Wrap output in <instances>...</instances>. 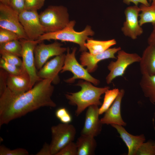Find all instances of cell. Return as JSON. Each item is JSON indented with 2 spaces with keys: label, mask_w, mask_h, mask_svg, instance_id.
Returning <instances> with one entry per match:
<instances>
[{
  "label": "cell",
  "mask_w": 155,
  "mask_h": 155,
  "mask_svg": "<svg viewBox=\"0 0 155 155\" xmlns=\"http://www.w3.org/2000/svg\"><path fill=\"white\" fill-rule=\"evenodd\" d=\"M0 49L6 51L19 57H22V46L19 39L0 44Z\"/></svg>",
  "instance_id": "obj_26"
},
{
  "label": "cell",
  "mask_w": 155,
  "mask_h": 155,
  "mask_svg": "<svg viewBox=\"0 0 155 155\" xmlns=\"http://www.w3.org/2000/svg\"><path fill=\"white\" fill-rule=\"evenodd\" d=\"M99 108L98 106L96 105H92L88 107L81 135L95 137L100 133L103 124L99 118Z\"/></svg>",
  "instance_id": "obj_15"
},
{
  "label": "cell",
  "mask_w": 155,
  "mask_h": 155,
  "mask_svg": "<svg viewBox=\"0 0 155 155\" xmlns=\"http://www.w3.org/2000/svg\"><path fill=\"white\" fill-rule=\"evenodd\" d=\"M76 23L74 20L70 21L67 26L63 29L57 31L45 33L40 36L38 40L42 41L51 40H59L62 42H69L78 44L80 47L79 51L82 52L87 51V49L85 44L87 40L92 36L94 32L91 27L87 25L84 29L81 32L75 31L74 27Z\"/></svg>",
  "instance_id": "obj_3"
},
{
  "label": "cell",
  "mask_w": 155,
  "mask_h": 155,
  "mask_svg": "<svg viewBox=\"0 0 155 155\" xmlns=\"http://www.w3.org/2000/svg\"><path fill=\"white\" fill-rule=\"evenodd\" d=\"M77 155H93L97 146L94 137L81 135L76 141Z\"/></svg>",
  "instance_id": "obj_20"
},
{
  "label": "cell",
  "mask_w": 155,
  "mask_h": 155,
  "mask_svg": "<svg viewBox=\"0 0 155 155\" xmlns=\"http://www.w3.org/2000/svg\"><path fill=\"white\" fill-rule=\"evenodd\" d=\"M119 90L118 88H115L108 89L105 92L103 102L99 108L100 115L105 113L110 107L118 96Z\"/></svg>",
  "instance_id": "obj_24"
},
{
  "label": "cell",
  "mask_w": 155,
  "mask_h": 155,
  "mask_svg": "<svg viewBox=\"0 0 155 155\" xmlns=\"http://www.w3.org/2000/svg\"><path fill=\"white\" fill-rule=\"evenodd\" d=\"M45 33L53 32L65 27L70 22L67 8L63 5H50L39 14Z\"/></svg>",
  "instance_id": "obj_4"
},
{
  "label": "cell",
  "mask_w": 155,
  "mask_h": 155,
  "mask_svg": "<svg viewBox=\"0 0 155 155\" xmlns=\"http://www.w3.org/2000/svg\"><path fill=\"white\" fill-rule=\"evenodd\" d=\"M56 117L62 123H69L72 120L71 115L67 109L63 107L58 109L55 113Z\"/></svg>",
  "instance_id": "obj_31"
},
{
  "label": "cell",
  "mask_w": 155,
  "mask_h": 155,
  "mask_svg": "<svg viewBox=\"0 0 155 155\" xmlns=\"http://www.w3.org/2000/svg\"><path fill=\"white\" fill-rule=\"evenodd\" d=\"M139 63L142 75H155V45H148L143 51Z\"/></svg>",
  "instance_id": "obj_18"
},
{
  "label": "cell",
  "mask_w": 155,
  "mask_h": 155,
  "mask_svg": "<svg viewBox=\"0 0 155 155\" xmlns=\"http://www.w3.org/2000/svg\"><path fill=\"white\" fill-rule=\"evenodd\" d=\"M25 10L37 11L44 5L45 0H25Z\"/></svg>",
  "instance_id": "obj_32"
},
{
  "label": "cell",
  "mask_w": 155,
  "mask_h": 155,
  "mask_svg": "<svg viewBox=\"0 0 155 155\" xmlns=\"http://www.w3.org/2000/svg\"><path fill=\"white\" fill-rule=\"evenodd\" d=\"M51 140L49 145L51 155H56L66 145L73 142L76 133L73 125L63 123L51 127Z\"/></svg>",
  "instance_id": "obj_5"
},
{
  "label": "cell",
  "mask_w": 155,
  "mask_h": 155,
  "mask_svg": "<svg viewBox=\"0 0 155 155\" xmlns=\"http://www.w3.org/2000/svg\"><path fill=\"white\" fill-rule=\"evenodd\" d=\"M56 155H77L76 143L71 142L64 146Z\"/></svg>",
  "instance_id": "obj_33"
},
{
  "label": "cell",
  "mask_w": 155,
  "mask_h": 155,
  "mask_svg": "<svg viewBox=\"0 0 155 155\" xmlns=\"http://www.w3.org/2000/svg\"><path fill=\"white\" fill-rule=\"evenodd\" d=\"M140 85L144 96L155 104V75H142Z\"/></svg>",
  "instance_id": "obj_22"
},
{
  "label": "cell",
  "mask_w": 155,
  "mask_h": 155,
  "mask_svg": "<svg viewBox=\"0 0 155 155\" xmlns=\"http://www.w3.org/2000/svg\"><path fill=\"white\" fill-rule=\"evenodd\" d=\"M16 39H20L16 33L9 30L0 28V44Z\"/></svg>",
  "instance_id": "obj_29"
},
{
  "label": "cell",
  "mask_w": 155,
  "mask_h": 155,
  "mask_svg": "<svg viewBox=\"0 0 155 155\" xmlns=\"http://www.w3.org/2000/svg\"><path fill=\"white\" fill-rule=\"evenodd\" d=\"M62 44L55 41L49 44L41 42L38 44L34 49L35 62L36 67L40 69L50 57L57 56L67 51V48L62 46Z\"/></svg>",
  "instance_id": "obj_12"
},
{
  "label": "cell",
  "mask_w": 155,
  "mask_h": 155,
  "mask_svg": "<svg viewBox=\"0 0 155 155\" xmlns=\"http://www.w3.org/2000/svg\"><path fill=\"white\" fill-rule=\"evenodd\" d=\"M0 3L9 5V0H0Z\"/></svg>",
  "instance_id": "obj_39"
},
{
  "label": "cell",
  "mask_w": 155,
  "mask_h": 155,
  "mask_svg": "<svg viewBox=\"0 0 155 155\" xmlns=\"http://www.w3.org/2000/svg\"><path fill=\"white\" fill-rule=\"evenodd\" d=\"M117 60L112 61L107 66L110 72L106 77L107 84L111 83L115 78L122 76L127 68L135 62H140L141 57L136 53H129L121 49L117 53Z\"/></svg>",
  "instance_id": "obj_8"
},
{
  "label": "cell",
  "mask_w": 155,
  "mask_h": 155,
  "mask_svg": "<svg viewBox=\"0 0 155 155\" xmlns=\"http://www.w3.org/2000/svg\"><path fill=\"white\" fill-rule=\"evenodd\" d=\"M36 155H51L50 145L45 142Z\"/></svg>",
  "instance_id": "obj_36"
},
{
  "label": "cell",
  "mask_w": 155,
  "mask_h": 155,
  "mask_svg": "<svg viewBox=\"0 0 155 155\" xmlns=\"http://www.w3.org/2000/svg\"><path fill=\"white\" fill-rule=\"evenodd\" d=\"M19 14L25 10V0H9V5Z\"/></svg>",
  "instance_id": "obj_34"
},
{
  "label": "cell",
  "mask_w": 155,
  "mask_h": 155,
  "mask_svg": "<svg viewBox=\"0 0 155 155\" xmlns=\"http://www.w3.org/2000/svg\"><path fill=\"white\" fill-rule=\"evenodd\" d=\"M148 45H155V26L148 39Z\"/></svg>",
  "instance_id": "obj_38"
},
{
  "label": "cell",
  "mask_w": 155,
  "mask_h": 155,
  "mask_svg": "<svg viewBox=\"0 0 155 155\" xmlns=\"http://www.w3.org/2000/svg\"><path fill=\"white\" fill-rule=\"evenodd\" d=\"M114 39L107 40H99L90 38L87 39L85 45L89 52L93 54L101 53L116 44Z\"/></svg>",
  "instance_id": "obj_21"
},
{
  "label": "cell",
  "mask_w": 155,
  "mask_h": 155,
  "mask_svg": "<svg viewBox=\"0 0 155 155\" xmlns=\"http://www.w3.org/2000/svg\"><path fill=\"white\" fill-rule=\"evenodd\" d=\"M8 73L4 69L0 70V96L7 88V82Z\"/></svg>",
  "instance_id": "obj_35"
},
{
  "label": "cell",
  "mask_w": 155,
  "mask_h": 155,
  "mask_svg": "<svg viewBox=\"0 0 155 155\" xmlns=\"http://www.w3.org/2000/svg\"><path fill=\"white\" fill-rule=\"evenodd\" d=\"M19 13L10 6L0 3V28L16 33L20 39H28L21 24Z\"/></svg>",
  "instance_id": "obj_9"
},
{
  "label": "cell",
  "mask_w": 155,
  "mask_h": 155,
  "mask_svg": "<svg viewBox=\"0 0 155 155\" xmlns=\"http://www.w3.org/2000/svg\"><path fill=\"white\" fill-rule=\"evenodd\" d=\"M121 49L120 47L110 48L104 52L93 54L86 51L82 52L80 55V64L89 73L95 71L98 67L97 64L100 61L110 58L116 59L115 54Z\"/></svg>",
  "instance_id": "obj_13"
},
{
  "label": "cell",
  "mask_w": 155,
  "mask_h": 155,
  "mask_svg": "<svg viewBox=\"0 0 155 155\" xmlns=\"http://www.w3.org/2000/svg\"><path fill=\"white\" fill-rule=\"evenodd\" d=\"M76 50L77 48L74 47L70 53L69 48H67L64 65L61 72L70 71L72 73L73 76L65 80V82L72 83L76 79H80L90 82L95 85H98L100 83L99 80L91 75L86 69L77 60L75 56Z\"/></svg>",
  "instance_id": "obj_6"
},
{
  "label": "cell",
  "mask_w": 155,
  "mask_h": 155,
  "mask_svg": "<svg viewBox=\"0 0 155 155\" xmlns=\"http://www.w3.org/2000/svg\"><path fill=\"white\" fill-rule=\"evenodd\" d=\"M123 2L127 5H129L131 3H133L135 5L138 6L139 3H141L143 5L148 6L150 5L147 0H123Z\"/></svg>",
  "instance_id": "obj_37"
},
{
  "label": "cell",
  "mask_w": 155,
  "mask_h": 155,
  "mask_svg": "<svg viewBox=\"0 0 155 155\" xmlns=\"http://www.w3.org/2000/svg\"><path fill=\"white\" fill-rule=\"evenodd\" d=\"M29 153L26 149L23 148H18L11 150L3 145L0 146V155H28Z\"/></svg>",
  "instance_id": "obj_30"
},
{
  "label": "cell",
  "mask_w": 155,
  "mask_h": 155,
  "mask_svg": "<svg viewBox=\"0 0 155 155\" xmlns=\"http://www.w3.org/2000/svg\"><path fill=\"white\" fill-rule=\"evenodd\" d=\"M30 84L28 75H17L8 73L7 87L13 93L18 94L28 91L31 89Z\"/></svg>",
  "instance_id": "obj_19"
},
{
  "label": "cell",
  "mask_w": 155,
  "mask_h": 155,
  "mask_svg": "<svg viewBox=\"0 0 155 155\" xmlns=\"http://www.w3.org/2000/svg\"><path fill=\"white\" fill-rule=\"evenodd\" d=\"M65 57V55L63 53L46 63L37 72L38 77L42 80H51L55 84H58L60 81L58 74L62 69Z\"/></svg>",
  "instance_id": "obj_14"
},
{
  "label": "cell",
  "mask_w": 155,
  "mask_h": 155,
  "mask_svg": "<svg viewBox=\"0 0 155 155\" xmlns=\"http://www.w3.org/2000/svg\"><path fill=\"white\" fill-rule=\"evenodd\" d=\"M91 83L86 81L80 80L77 86H80V91L76 92L65 94L69 103L77 106L75 115L78 116L87 108L93 105H101L100 101L101 96L110 88L108 86L97 87Z\"/></svg>",
  "instance_id": "obj_2"
},
{
  "label": "cell",
  "mask_w": 155,
  "mask_h": 155,
  "mask_svg": "<svg viewBox=\"0 0 155 155\" xmlns=\"http://www.w3.org/2000/svg\"><path fill=\"white\" fill-rule=\"evenodd\" d=\"M141 9L139 15V24L141 26L147 23H151L155 26V3L147 6L141 4L140 6Z\"/></svg>",
  "instance_id": "obj_23"
},
{
  "label": "cell",
  "mask_w": 155,
  "mask_h": 155,
  "mask_svg": "<svg viewBox=\"0 0 155 155\" xmlns=\"http://www.w3.org/2000/svg\"><path fill=\"white\" fill-rule=\"evenodd\" d=\"M20 22L28 39L35 40L45 33L37 11L25 10L19 14Z\"/></svg>",
  "instance_id": "obj_10"
},
{
  "label": "cell",
  "mask_w": 155,
  "mask_h": 155,
  "mask_svg": "<svg viewBox=\"0 0 155 155\" xmlns=\"http://www.w3.org/2000/svg\"><path fill=\"white\" fill-rule=\"evenodd\" d=\"M154 146H155V142L154 143Z\"/></svg>",
  "instance_id": "obj_41"
},
{
  "label": "cell",
  "mask_w": 155,
  "mask_h": 155,
  "mask_svg": "<svg viewBox=\"0 0 155 155\" xmlns=\"http://www.w3.org/2000/svg\"><path fill=\"white\" fill-rule=\"evenodd\" d=\"M125 92L123 89L120 90L115 100L100 119L102 124H117L123 126L126 125V123L122 118L121 111V101Z\"/></svg>",
  "instance_id": "obj_16"
},
{
  "label": "cell",
  "mask_w": 155,
  "mask_h": 155,
  "mask_svg": "<svg viewBox=\"0 0 155 155\" xmlns=\"http://www.w3.org/2000/svg\"><path fill=\"white\" fill-rule=\"evenodd\" d=\"M111 125L115 128L127 146L128 150L127 155H136L137 151L146 139L143 134L138 135H132L125 129L123 126L117 124Z\"/></svg>",
  "instance_id": "obj_17"
},
{
  "label": "cell",
  "mask_w": 155,
  "mask_h": 155,
  "mask_svg": "<svg viewBox=\"0 0 155 155\" xmlns=\"http://www.w3.org/2000/svg\"><path fill=\"white\" fill-rule=\"evenodd\" d=\"M0 67L8 73L13 75H28L23 65L20 66L10 64L5 61L1 57L0 59Z\"/></svg>",
  "instance_id": "obj_25"
},
{
  "label": "cell",
  "mask_w": 155,
  "mask_h": 155,
  "mask_svg": "<svg viewBox=\"0 0 155 155\" xmlns=\"http://www.w3.org/2000/svg\"><path fill=\"white\" fill-rule=\"evenodd\" d=\"M1 58L10 64L18 66H23L22 60L18 57L5 50L0 49Z\"/></svg>",
  "instance_id": "obj_28"
},
{
  "label": "cell",
  "mask_w": 155,
  "mask_h": 155,
  "mask_svg": "<svg viewBox=\"0 0 155 155\" xmlns=\"http://www.w3.org/2000/svg\"><path fill=\"white\" fill-rule=\"evenodd\" d=\"M141 9L134 5L127 7L124 11L125 20L121 30L126 36L135 40L143 33V29L140 26L138 19Z\"/></svg>",
  "instance_id": "obj_11"
},
{
  "label": "cell",
  "mask_w": 155,
  "mask_h": 155,
  "mask_svg": "<svg viewBox=\"0 0 155 155\" xmlns=\"http://www.w3.org/2000/svg\"><path fill=\"white\" fill-rule=\"evenodd\" d=\"M22 46V57L23 66L30 78V88L31 89L35 83L41 79L37 75L35 62L34 49L36 45L42 41L38 40L19 39Z\"/></svg>",
  "instance_id": "obj_7"
},
{
  "label": "cell",
  "mask_w": 155,
  "mask_h": 155,
  "mask_svg": "<svg viewBox=\"0 0 155 155\" xmlns=\"http://www.w3.org/2000/svg\"><path fill=\"white\" fill-rule=\"evenodd\" d=\"M154 143L151 141L144 142L138 149L136 155H155Z\"/></svg>",
  "instance_id": "obj_27"
},
{
  "label": "cell",
  "mask_w": 155,
  "mask_h": 155,
  "mask_svg": "<svg viewBox=\"0 0 155 155\" xmlns=\"http://www.w3.org/2000/svg\"><path fill=\"white\" fill-rule=\"evenodd\" d=\"M152 1V3H155V0H151Z\"/></svg>",
  "instance_id": "obj_40"
},
{
  "label": "cell",
  "mask_w": 155,
  "mask_h": 155,
  "mask_svg": "<svg viewBox=\"0 0 155 155\" xmlns=\"http://www.w3.org/2000/svg\"><path fill=\"white\" fill-rule=\"evenodd\" d=\"M50 79H42L31 89L20 94L7 87L0 96V127L43 107H55L51 96L54 88Z\"/></svg>",
  "instance_id": "obj_1"
}]
</instances>
